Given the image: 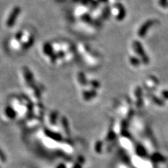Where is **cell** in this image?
<instances>
[{
  "label": "cell",
  "mask_w": 168,
  "mask_h": 168,
  "mask_svg": "<svg viewBox=\"0 0 168 168\" xmlns=\"http://www.w3.org/2000/svg\"><path fill=\"white\" fill-rule=\"evenodd\" d=\"M132 102L134 107L137 109H141L144 105V96L143 91L141 87H136L132 93Z\"/></svg>",
  "instance_id": "cell-1"
},
{
  "label": "cell",
  "mask_w": 168,
  "mask_h": 168,
  "mask_svg": "<svg viewBox=\"0 0 168 168\" xmlns=\"http://www.w3.org/2000/svg\"><path fill=\"white\" fill-rule=\"evenodd\" d=\"M133 48L136 53L138 54L139 57L141 58V63L144 64V65H147V64H148V63H149V59H148L145 51H144L141 43H139V42L137 41H134Z\"/></svg>",
  "instance_id": "cell-2"
},
{
  "label": "cell",
  "mask_w": 168,
  "mask_h": 168,
  "mask_svg": "<svg viewBox=\"0 0 168 168\" xmlns=\"http://www.w3.org/2000/svg\"><path fill=\"white\" fill-rule=\"evenodd\" d=\"M159 81L154 76H149L144 81V88L148 91H153L158 88Z\"/></svg>",
  "instance_id": "cell-3"
},
{
  "label": "cell",
  "mask_w": 168,
  "mask_h": 168,
  "mask_svg": "<svg viewBox=\"0 0 168 168\" xmlns=\"http://www.w3.org/2000/svg\"><path fill=\"white\" fill-rule=\"evenodd\" d=\"M81 98L84 101H89L96 98L98 95V93H97V90L93 88H86L84 87V88L81 91Z\"/></svg>",
  "instance_id": "cell-4"
},
{
  "label": "cell",
  "mask_w": 168,
  "mask_h": 168,
  "mask_svg": "<svg viewBox=\"0 0 168 168\" xmlns=\"http://www.w3.org/2000/svg\"><path fill=\"white\" fill-rule=\"evenodd\" d=\"M21 9L19 6H16L11 11L6 21V25L8 27H12L15 25L16 21L20 15Z\"/></svg>",
  "instance_id": "cell-5"
},
{
  "label": "cell",
  "mask_w": 168,
  "mask_h": 168,
  "mask_svg": "<svg viewBox=\"0 0 168 168\" xmlns=\"http://www.w3.org/2000/svg\"><path fill=\"white\" fill-rule=\"evenodd\" d=\"M153 25V20H148L144 23V25H142L140 29L138 31V35L139 37H143L146 35V32L149 29V27L151 26H152Z\"/></svg>",
  "instance_id": "cell-6"
},
{
  "label": "cell",
  "mask_w": 168,
  "mask_h": 168,
  "mask_svg": "<svg viewBox=\"0 0 168 168\" xmlns=\"http://www.w3.org/2000/svg\"><path fill=\"white\" fill-rule=\"evenodd\" d=\"M148 98H149V100H151V102H153L156 106H160V107H163L165 104V101H163L159 96L158 95L156 96L154 94L149 93Z\"/></svg>",
  "instance_id": "cell-7"
},
{
  "label": "cell",
  "mask_w": 168,
  "mask_h": 168,
  "mask_svg": "<svg viewBox=\"0 0 168 168\" xmlns=\"http://www.w3.org/2000/svg\"><path fill=\"white\" fill-rule=\"evenodd\" d=\"M77 83L79 84V85L82 88H84L87 86L88 85V79L84 73L82 72H79L77 74Z\"/></svg>",
  "instance_id": "cell-8"
},
{
  "label": "cell",
  "mask_w": 168,
  "mask_h": 168,
  "mask_svg": "<svg viewBox=\"0 0 168 168\" xmlns=\"http://www.w3.org/2000/svg\"><path fill=\"white\" fill-rule=\"evenodd\" d=\"M151 160L152 163H164L166 161V159L164 158V156L160 155V153H158L157 151L152 153V157H151Z\"/></svg>",
  "instance_id": "cell-9"
},
{
  "label": "cell",
  "mask_w": 168,
  "mask_h": 168,
  "mask_svg": "<svg viewBox=\"0 0 168 168\" xmlns=\"http://www.w3.org/2000/svg\"><path fill=\"white\" fill-rule=\"evenodd\" d=\"M103 147H104V144L102 141H97V142L95 144V152L98 153H101L102 152L103 150Z\"/></svg>",
  "instance_id": "cell-10"
},
{
  "label": "cell",
  "mask_w": 168,
  "mask_h": 168,
  "mask_svg": "<svg viewBox=\"0 0 168 168\" xmlns=\"http://www.w3.org/2000/svg\"><path fill=\"white\" fill-rule=\"evenodd\" d=\"M130 63L131 64V65L133 67H139L141 65V60H139L138 58L136 57H130Z\"/></svg>",
  "instance_id": "cell-11"
},
{
  "label": "cell",
  "mask_w": 168,
  "mask_h": 168,
  "mask_svg": "<svg viewBox=\"0 0 168 168\" xmlns=\"http://www.w3.org/2000/svg\"><path fill=\"white\" fill-rule=\"evenodd\" d=\"M158 96H159L163 101L165 102L166 100H168V90H161V91L159 92Z\"/></svg>",
  "instance_id": "cell-12"
},
{
  "label": "cell",
  "mask_w": 168,
  "mask_h": 168,
  "mask_svg": "<svg viewBox=\"0 0 168 168\" xmlns=\"http://www.w3.org/2000/svg\"><path fill=\"white\" fill-rule=\"evenodd\" d=\"M44 52L47 55H51L53 53V48L49 44H46L44 46Z\"/></svg>",
  "instance_id": "cell-13"
},
{
  "label": "cell",
  "mask_w": 168,
  "mask_h": 168,
  "mask_svg": "<svg viewBox=\"0 0 168 168\" xmlns=\"http://www.w3.org/2000/svg\"><path fill=\"white\" fill-rule=\"evenodd\" d=\"M22 36H23V33L22 32H18L17 34H16V39H18V40L20 39L21 38H22Z\"/></svg>",
  "instance_id": "cell-14"
}]
</instances>
